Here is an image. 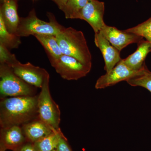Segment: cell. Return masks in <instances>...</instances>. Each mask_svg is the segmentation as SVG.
Here are the masks:
<instances>
[{
  "label": "cell",
  "mask_w": 151,
  "mask_h": 151,
  "mask_svg": "<svg viewBox=\"0 0 151 151\" xmlns=\"http://www.w3.org/2000/svg\"><path fill=\"white\" fill-rule=\"evenodd\" d=\"M125 31L137 35L145 39V40L148 41L151 45V17L137 26L126 29Z\"/></svg>",
  "instance_id": "44dd1931"
},
{
  "label": "cell",
  "mask_w": 151,
  "mask_h": 151,
  "mask_svg": "<svg viewBox=\"0 0 151 151\" xmlns=\"http://www.w3.org/2000/svg\"><path fill=\"white\" fill-rule=\"evenodd\" d=\"M38 96L2 98L0 102V126L5 129L28 123L38 117Z\"/></svg>",
  "instance_id": "6da1fadb"
},
{
  "label": "cell",
  "mask_w": 151,
  "mask_h": 151,
  "mask_svg": "<svg viewBox=\"0 0 151 151\" xmlns=\"http://www.w3.org/2000/svg\"><path fill=\"white\" fill-rule=\"evenodd\" d=\"M1 151H5L4 150H2V149H1Z\"/></svg>",
  "instance_id": "4316f807"
},
{
  "label": "cell",
  "mask_w": 151,
  "mask_h": 151,
  "mask_svg": "<svg viewBox=\"0 0 151 151\" xmlns=\"http://www.w3.org/2000/svg\"><path fill=\"white\" fill-rule=\"evenodd\" d=\"M0 43L9 49L18 48L21 44L20 37L11 33L7 29L2 18L0 16Z\"/></svg>",
  "instance_id": "d6986e66"
},
{
  "label": "cell",
  "mask_w": 151,
  "mask_h": 151,
  "mask_svg": "<svg viewBox=\"0 0 151 151\" xmlns=\"http://www.w3.org/2000/svg\"><path fill=\"white\" fill-rule=\"evenodd\" d=\"M17 2V1L14 0H6L1 3L0 6V16L7 29L14 34L17 32L20 19L18 14Z\"/></svg>",
  "instance_id": "4fadbf2b"
},
{
  "label": "cell",
  "mask_w": 151,
  "mask_h": 151,
  "mask_svg": "<svg viewBox=\"0 0 151 151\" xmlns=\"http://www.w3.org/2000/svg\"><path fill=\"white\" fill-rule=\"evenodd\" d=\"M49 74L45 79L38 95L37 108L38 118L53 131L60 129V111L58 105L51 97L49 88Z\"/></svg>",
  "instance_id": "277c9868"
},
{
  "label": "cell",
  "mask_w": 151,
  "mask_h": 151,
  "mask_svg": "<svg viewBox=\"0 0 151 151\" xmlns=\"http://www.w3.org/2000/svg\"><path fill=\"white\" fill-rule=\"evenodd\" d=\"M139 70H132L124 64L122 59L109 72L100 76L95 84L96 89H102L113 86L122 81H127Z\"/></svg>",
  "instance_id": "9c48e42d"
},
{
  "label": "cell",
  "mask_w": 151,
  "mask_h": 151,
  "mask_svg": "<svg viewBox=\"0 0 151 151\" xmlns=\"http://www.w3.org/2000/svg\"><path fill=\"white\" fill-rule=\"evenodd\" d=\"M50 62L57 73L63 79L69 81L77 80L86 76L92 68L75 58L63 54L58 59Z\"/></svg>",
  "instance_id": "8992f818"
},
{
  "label": "cell",
  "mask_w": 151,
  "mask_h": 151,
  "mask_svg": "<svg viewBox=\"0 0 151 151\" xmlns=\"http://www.w3.org/2000/svg\"><path fill=\"white\" fill-rule=\"evenodd\" d=\"M22 128L26 137L33 143L40 140L53 132L39 118L23 124Z\"/></svg>",
  "instance_id": "5bb4252c"
},
{
  "label": "cell",
  "mask_w": 151,
  "mask_h": 151,
  "mask_svg": "<svg viewBox=\"0 0 151 151\" xmlns=\"http://www.w3.org/2000/svg\"><path fill=\"white\" fill-rule=\"evenodd\" d=\"M18 151H37L36 150L33 144H31L29 143L24 144L18 150Z\"/></svg>",
  "instance_id": "cb8c5ba5"
},
{
  "label": "cell",
  "mask_w": 151,
  "mask_h": 151,
  "mask_svg": "<svg viewBox=\"0 0 151 151\" xmlns=\"http://www.w3.org/2000/svg\"><path fill=\"white\" fill-rule=\"evenodd\" d=\"M138 47L134 53L125 59H122L124 64L132 70H139L145 64V59L150 52L151 45L148 41L144 39L138 43Z\"/></svg>",
  "instance_id": "9a60e30c"
},
{
  "label": "cell",
  "mask_w": 151,
  "mask_h": 151,
  "mask_svg": "<svg viewBox=\"0 0 151 151\" xmlns=\"http://www.w3.org/2000/svg\"><path fill=\"white\" fill-rule=\"evenodd\" d=\"M49 22L44 21L37 17L35 9H32L26 17L20 18L15 34L19 37H27L37 35L56 36L65 28L57 21L54 15L47 13Z\"/></svg>",
  "instance_id": "3957f363"
},
{
  "label": "cell",
  "mask_w": 151,
  "mask_h": 151,
  "mask_svg": "<svg viewBox=\"0 0 151 151\" xmlns=\"http://www.w3.org/2000/svg\"><path fill=\"white\" fill-rule=\"evenodd\" d=\"M104 12V2L98 0H89L79 13L77 19L87 22L96 33L106 25L103 19Z\"/></svg>",
  "instance_id": "ba28073f"
},
{
  "label": "cell",
  "mask_w": 151,
  "mask_h": 151,
  "mask_svg": "<svg viewBox=\"0 0 151 151\" xmlns=\"http://www.w3.org/2000/svg\"><path fill=\"white\" fill-rule=\"evenodd\" d=\"M63 136L60 129L53 131L48 136L34 143L33 145L37 151H56L60 139Z\"/></svg>",
  "instance_id": "e0dca14e"
},
{
  "label": "cell",
  "mask_w": 151,
  "mask_h": 151,
  "mask_svg": "<svg viewBox=\"0 0 151 151\" xmlns=\"http://www.w3.org/2000/svg\"><path fill=\"white\" fill-rule=\"evenodd\" d=\"M89 0H67L63 12L66 19H77L78 14Z\"/></svg>",
  "instance_id": "ffe728a7"
},
{
  "label": "cell",
  "mask_w": 151,
  "mask_h": 151,
  "mask_svg": "<svg viewBox=\"0 0 151 151\" xmlns=\"http://www.w3.org/2000/svg\"><path fill=\"white\" fill-rule=\"evenodd\" d=\"M55 36L63 54L92 66V55L82 32L71 27H65Z\"/></svg>",
  "instance_id": "7a4b0ae2"
},
{
  "label": "cell",
  "mask_w": 151,
  "mask_h": 151,
  "mask_svg": "<svg viewBox=\"0 0 151 151\" xmlns=\"http://www.w3.org/2000/svg\"><path fill=\"white\" fill-rule=\"evenodd\" d=\"M57 5L58 8L62 11H63L66 5L67 0H52Z\"/></svg>",
  "instance_id": "d4e9b609"
},
{
  "label": "cell",
  "mask_w": 151,
  "mask_h": 151,
  "mask_svg": "<svg viewBox=\"0 0 151 151\" xmlns=\"http://www.w3.org/2000/svg\"><path fill=\"white\" fill-rule=\"evenodd\" d=\"M15 74L26 83L34 87L41 88L45 79L48 74L45 69L28 62L17 61L10 67Z\"/></svg>",
  "instance_id": "52a82bcc"
},
{
  "label": "cell",
  "mask_w": 151,
  "mask_h": 151,
  "mask_svg": "<svg viewBox=\"0 0 151 151\" xmlns=\"http://www.w3.org/2000/svg\"><path fill=\"white\" fill-rule=\"evenodd\" d=\"M6 1V0H0V1H1V3L3 2L4 1ZM14 1H18L19 0H14Z\"/></svg>",
  "instance_id": "484cf974"
},
{
  "label": "cell",
  "mask_w": 151,
  "mask_h": 151,
  "mask_svg": "<svg viewBox=\"0 0 151 151\" xmlns=\"http://www.w3.org/2000/svg\"><path fill=\"white\" fill-rule=\"evenodd\" d=\"M25 135L19 126L1 129V149L17 151L24 145Z\"/></svg>",
  "instance_id": "7c38bea8"
},
{
  "label": "cell",
  "mask_w": 151,
  "mask_h": 151,
  "mask_svg": "<svg viewBox=\"0 0 151 151\" xmlns=\"http://www.w3.org/2000/svg\"><path fill=\"white\" fill-rule=\"evenodd\" d=\"M100 32L114 47L121 51L129 45L137 43L143 38L137 35L120 30L114 27L105 25Z\"/></svg>",
  "instance_id": "30bf717a"
},
{
  "label": "cell",
  "mask_w": 151,
  "mask_h": 151,
  "mask_svg": "<svg viewBox=\"0 0 151 151\" xmlns=\"http://www.w3.org/2000/svg\"><path fill=\"white\" fill-rule=\"evenodd\" d=\"M94 43L102 52L105 61V70L108 73L122 60L120 51L112 45L100 32L95 33Z\"/></svg>",
  "instance_id": "8fae6325"
},
{
  "label": "cell",
  "mask_w": 151,
  "mask_h": 151,
  "mask_svg": "<svg viewBox=\"0 0 151 151\" xmlns=\"http://www.w3.org/2000/svg\"><path fill=\"white\" fill-rule=\"evenodd\" d=\"M34 36L43 47L50 61L58 59L62 55L55 35H37Z\"/></svg>",
  "instance_id": "2e32d148"
},
{
  "label": "cell",
  "mask_w": 151,
  "mask_h": 151,
  "mask_svg": "<svg viewBox=\"0 0 151 151\" xmlns=\"http://www.w3.org/2000/svg\"><path fill=\"white\" fill-rule=\"evenodd\" d=\"M126 81L131 86L144 87L151 93V71L146 64L137 74Z\"/></svg>",
  "instance_id": "ac0fdd59"
},
{
  "label": "cell",
  "mask_w": 151,
  "mask_h": 151,
  "mask_svg": "<svg viewBox=\"0 0 151 151\" xmlns=\"http://www.w3.org/2000/svg\"><path fill=\"white\" fill-rule=\"evenodd\" d=\"M56 151H72L64 136L60 139Z\"/></svg>",
  "instance_id": "603a6c76"
},
{
  "label": "cell",
  "mask_w": 151,
  "mask_h": 151,
  "mask_svg": "<svg viewBox=\"0 0 151 151\" xmlns=\"http://www.w3.org/2000/svg\"><path fill=\"white\" fill-rule=\"evenodd\" d=\"M18 61L15 55L11 53L9 49L0 43V64H6L11 67Z\"/></svg>",
  "instance_id": "7402d4cb"
},
{
  "label": "cell",
  "mask_w": 151,
  "mask_h": 151,
  "mask_svg": "<svg viewBox=\"0 0 151 151\" xmlns=\"http://www.w3.org/2000/svg\"><path fill=\"white\" fill-rule=\"evenodd\" d=\"M1 99L18 96H34L35 89L19 78L8 65L0 64Z\"/></svg>",
  "instance_id": "5b68a950"
}]
</instances>
